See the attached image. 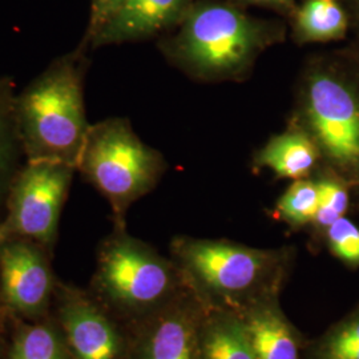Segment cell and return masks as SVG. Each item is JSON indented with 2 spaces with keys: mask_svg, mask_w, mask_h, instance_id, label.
Segmentation results:
<instances>
[{
  "mask_svg": "<svg viewBox=\"0 0 359 359\" xmlns=\"http://www.w3.org/2000/svg\"><path fill=\"white\" fill-rule=\"evenodd\" d=\"M172 253L187 286L205 306L231 311L281 294L292 265L290 249H258L228 240L179 237Z\"/></svg>",
  "mask_w": 359,
  "mask_h": 359,
  "instance_id": "6da1fadb",
  "label": "cell"
},
{
  "mask_svg": "<svg viewBox=\"0 0 359 359\" xmlns=\"http://www.w3.org/2000/svg\"><path fill=\"white\" fill-rule=\"evenodd\" d=\"M86 50L53 60L16 95L15 116L26 161L76 168L90 124L84 105Z\"/></svg>",
  "mask_w": 359,
  "mask_h": 359,
  "instance_id": "7a4b0ae2",
  "label": "cell"
},
{
  "mask_svg": "<svg viewBox=\"0 0 359 359\" xmlns=\"http://www.w3.org/2000/svg\"><path fill=\"white\" fill-rule=\"evenodd\" d=\"M317 65L304 88L305 129L317 144L330 170L347 184H359V65Z\"/></svg>",
  "mask_w": 359,
  "mask_h": 359,
  "instance_id": "3957f363",
  "label": "cell"
},
{
  "mask_svg": "<svg viewBox=\"0 0 359 359\" xmlns=\"http://www.w3.org/2000/svg\"><path fill=\"white\" fill-rule=\"evenodd\" d=\"M180 23L173 55L204 76L237 74L277 38V26L219 3L192 6Z\"/></svg>",
  "mask_w": 359,
  "mask_h": 359,
  "instance_id": "277c9868",
  "label": "cell"
},
{
  "mask_svg": "<svg viewBox=\"0 0 359 359\" xmlns=\"http://www.w3.org/2000/svg\"><path fill=\"white\" fill-rule=\"evenodd\" d=\"M164 169L163 156L145 145L124 118L90 126L76 165L107 197L118 218L133 201L154 189Z\"/></svg>",
  "mask_w": 359,
  "mask_h": 359,
  "instance_id": "5b68a950",
  "label": "cell"
},
{
  "mask_svg": "<svg viewBox=\"0 0 359 359\" xmlns=\"http://www.w3.org/2000/svg\"><path fill=\"white\" fill-rule=\"evenodd\" d=\"M97 280L117 308L142 316L165 306L188 289L173 259L124 233H117L104 245Z\"/></svg>",
  "mask_w": 359,
  "mask_h": 359,
  "instance_id": "8992f818",
  "label": "cell"
},
{
  "mask_svg": "<svg viewBox=\"0 0 359 359\" xmlns=\"http://www.w3.org/2000/svg\"><path fill=\"white\" fill-rule=\"evenodd\" d=\"M76 168L59 161H26L10 187V234L50 245Z\"/></svg>",
  "mask_w": 359,
  "mask_h": 359,
  "instance_id": "52a82bcc",
  "label": "cell"
},
{
  "mask_svg": "<svg viewBox=\"0 0 359 359\" xmlns=\"http://www.w3.org/2000/svg\"><path fill=\"white\" fill-rule=\"evenodd\" d=\"M204 316L205 305L188 287L165 306L145 316L126 359H203Z\"/></svg>",
  "mask_w": 359,
  "mask_h": 359,
  "instance_id": "ba28073f",
  "label": "cell"
},
{
  "mask_svg": "<svg viewBox=\"0 0 359 359\" xmlns=\"http://www.w3.org/2000/svg\"><path fill=\"white\" fill-rule=\"evenodd\" d=\"M0 276L4 299L11 308L27 314L44 308L51 277L36 245L25 238L6 241L0 249Z\"/></svg>",
  "mask_w": 359,
  "mask_h": 359,
  "instance_id": "9c48e42d",
  "label": "cell"
},
{
  "mask_svg": "<svg viewBox=\"0 0 359 359\" xmlns=\"http://www.w3.org/2000/svg\"><path fill=\"white\" fill-rule=\"evenodd\" d=\"M234 313L257 359H304V337L283 313L280 294L259 298Z\"/></svg>",
  "mask_w": 359,
  "mask_h": 359,
  "instance_id": "30bf717a",
  "label": "cell"
},
{
  "mask_svg": "<svg viewBox=\"0 0 359 359\" xmlns=\"http://www.w3.org/2000/svg\"><path fill=\"white\" fill-rule=\"evenodd\" d=\"M192 0H127L92 39L90 48L151 38L180 23Z\"/></svg>",
  "mask_w": 359,
  "mask_h": 359,
  "instance_id": "8fae6325",
  "label": "cell"
},
{
  "mask_svg": "<svg viewBox=\"0 0 359 359\" xmlns=\"http://www.w3.org/2000/svg\"><path fill=\"white\" fill-rule=\"evenodd\" d=\"M62 318L75 358L126 359L123 338L115 323L90 302L69 301Z\"/></svg>",
  "mask_w": 359,
  "mask_h": 359,
  "instance_id": "7c38bea8",
  "label": "cell"
},
{
  "mask_svg": "<svg viewBox=\"0 0 359 359\" xmlns=\"http://www.w3.org/2000/svg\"><path fill=\"white\" fill-rule=\"evenodd\" d=\"M320 149L305 128L289 129L273 137L256 154L257 167L285 179H306L320 158Z\"/></svg>",
  "mask_w": 359,
  "mask_h": 359,
  "instance_id": "4fadbf2b",
  "label": "cell"
},
{
  "mask_svg": "<svg viewBox=\"0 0 359 359\" xmlns=\"http://www.w3.org/2000/svg\"><path fill=\"white\" fill-rule=\"evenodd\" d=\"M203 359H257L237 314L208 308L201 330Z\"/></svg>",
  "mask_w": 359,
  "mask_h": 359,
  "instance_id": "5bb4252c",
  "label": "cell"
},
{
  "mask_svg": "<svg viewBox=\"0 0 359 359\" xmlns=\"http://www.w3.org/2000/svg\"><path fill=\"white\" fill-rule=\"evenodd\" d=\"M16 92L13 79H0V196L7 187H11L16 177L20 157H25L20 142L16 116L15 100ZM22 168V167H20Z\"/></svg>",
  "mask_w": 359,
  "mask_h": 359,
  "instance_id": "9a60e30c",
  "label": "cell"
},
{
  "mask_svg": "<svg viewBox=\"0 0 359 359\" xmlns=\"http://www.w3.org/2000/svg\"><path fill=\"white\" fill-rule=\"evenodd\" d=\"M348 19L335 0H306L295 16V31L302 41H332L345 38Z\"/></svg>",
  "mask_w": 359,
  "mask_h": 359,
  "instance_id": "2e32d148",
  "label": "cell"
},
{
  "mask_svg": "<svg viewBox=\"0 0 359 359\" xmlns=\"http://www.w3.org/2000/svg\"><path fill=\"white\" fill-rule=\"evenodd\" d=\"M304 359H359V309L306 346Z\"/></svg>",
  "mask_w": 359,
  "mask_h": 359,
  "instance_id": "e0dca14e",
  "label": "cell"
},
{
  "mask_svg": "<svg viewBox=\"0 0 359 359\" xmlns=\"http://www.w3.org/2000/svg\"><path fill=\"white\" fill-rule=\"evenodd\" d=\"M320 204L318 185L314 180H295L280 197L276 213L292 228L313 225Z\"/></svg>",
  "mask_w": 359,
  "mask_h": 359,
  "instance_id": "ac0fdd59",
  "label": "cell"
},
{
  "mask_svg": "<svg viewBox=\"0 0 359 359\" xmlns=\"http://www.w3.org/2000/svg\"><path fill=\"white\" fill-rule=\"evenodd\" d=\"M316 181L318 185L320 204L313 225L317 231L325 233L337 219L345 217L350 204V185L333 172Z\"/></svg>",
  "mask_w": 359,
  "mask_h": 359,
  "instance_id": "d6986e66",
  "label": "cell"
},
{
  "mask_svg": "<svg viewBox=\"0 0 359 359\" xmlns=\"http://www.w3.org/2000/svg\"><path fill=\"white\" fill-rule=\"evenodd\" d=\"M11 359H65L59 335L44 325L29 326L15 342Z\"/></svg>",
  "mask_w": 359,
  "mask_h": 359,
  "instance_id": "ffe728a7",
  "label": "cell"
},
{
  "mask_svg": "<svg viewBox=\"0 0 359 359\" xmlns=\"http://www.w3.org/2000/svg\"><path fill=\"white\" fill-rule=\"evenodd\" d=\"M323 236L332 255L350 266L359 268V228L353 221L346 216L341 217Z\"/></svg>",
  "mask_w": 359,
  "mask_h": 359,
  "instance_id": "44dd1931",
  "label": "cell"
},
{
  "mask_svg": "<svg viewBox=\"0 0 359 359\" xmlns=\"http://www.w3.org/2000/svg\"><path fill=\"white\" fill-rule=\"evenodd\" d=\"M127 0H90V20L86 29L84 38L79 44L81 48H90L92 39L103 28L111 16L126 3Z\"/></svg>",
  "mask_w": 359,
  "mask_h": 359,
  "instance_id": "7402d4cb",
  "label": "cell"
},
{
  "mask_svg": "<svg viewBox=\"0 0 359 359\" xmlns=\"http://www.w3.org/2000/svg\"><path fill=\"white\" fill-rule=\"evenodd\" d=\"M253 3H261V4H266V6H274V7H280V8H289L293 6V0H249Z\"/></svg>",
  "mask_w": 359,
  "mask_h": 359,
  "instance_id": "603a6c76",
  "label": "cell"
},
{
  "mask_svg": "<svg viewBox=\"0 0 359 359\" xmlns=\"http://www.w3.org/2000/svg\"><path fill=\"white\" fill-rule=\"evenodd\" d=\"M7 240H8V233L6 231L4 225H0V249H1V246Z\"/></svg>",
  "mask_w": 359,
  "mask_h": 359,
  "instance_id": "cb8c5ba5",
  "label": "cell"
},
{
  "mask_svg": "<svg viewBox=\"0 0 359 359\" xmlns=\"http://www.w3.org/2000/svg\"><path fill=\"white\" fill-rule=\"evenodd\" d=\"M350 56H351V57L357 62V65H359V46L353 50V52L350 53Z\"/></svg>",
  "mask_w": 359,
  "mask_h": 359,
  "instance_id": "d4e9b609",
  "label": "cell"
},
{
  "mask_svg": "<svg viewBox=\"0 0 359 359\" xmlns=\"http://www.w3.org/2000/svg\"><path fill=\"white\" fill-rule=\"evenodd\" d=\"M355 10H357V16L359 19V0H355Z\"/></svg>",
  "mask_w": 359,
  "mask_h": 359,
  "instance_id": "484cf974",
  "label": "cell"
}]
</instances>
